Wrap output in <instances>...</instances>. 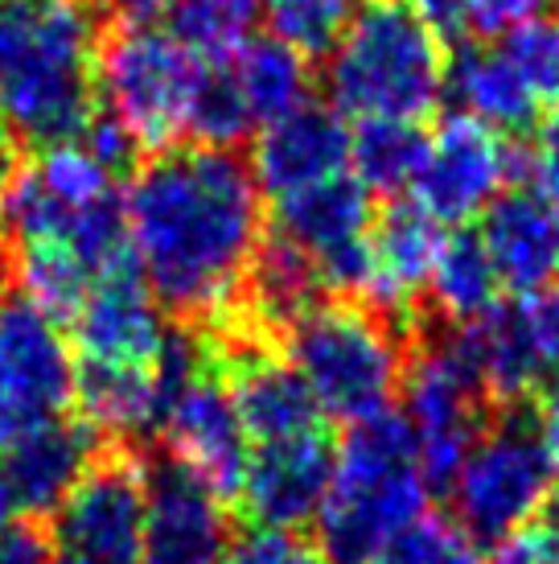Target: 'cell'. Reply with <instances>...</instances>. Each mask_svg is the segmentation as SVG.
Here are the masks:
<instances>
[{"label": "cell", "mask_w": 559, "mask_h": 564, "mask_svg": "<svg viewBox=\"0 0 559 564\" xmlns=\"http://www.w3.org/2000/svg\"><path fill=\"white\" fill-rule=\"evenodd\" d=\"M445 95H452L465 116L497 132H527L539 111V99L530 95L502 46H478V42H461L452 50L445 66Z\"/></svg>", "instance_id": "cell-23"}, {"label": "cell", "mask_w": 559, "mask_h": 564, "mask_svg": "<svg viewBox=\"0 0 559 564\" xmlns=\"http://www.w3.org/2000/svg\"><path fill=\"white\" fill-rule=\"evenodd\" d=\"M502 54L523 75L539 104H559V17H530L511 33H502Z\"/></svg>", "instance_id": "cell-30"}, {"label": "cell", "mask_w": 559, "mask_h": 564, "mask_svg": "<svg viewBox=\"0 0 559 564\" xmlns=\"http://www.w3.org/2000/svg\"><path fill=\"white\" fill-rule=\"evenodd\" d=\"M222 564H326V556L313 549L300 532H272L251 528L239 540H231Z\"/></svg>", "instance_id": "cell-32"}, {"label": "cell", "mask_w": 559, "mask_h": 564, "mask_svg": "<svg viewBox=\"0 0 559 564\" xmlns=\"http://www.w3.org/2000/svg\"><path fill=\"white\" fill-rule=\"evenodd\" d=\"M128 251L165 314L231 310L264 243L251 165L218 144H169L124 189Z\"/></svg>", "instance_id": "cell-1"}, {"label": "cell", "mask_w": 559, "mask_h": 564, "mask_svg": "<svg viewBox=\"0 0 559 564\" xmlns=\"http://www.w3.org/2000/svg\"><path fill=\"white\" fill-rule=\"evenodd\" d=\"M494 564H559V523L530 519L494 544Z\"/></svg>", "instance_id": "cell-33"}, {"label": "cell", "mask_w": 559, "mask_h": 564, "mask_svg": "<svg viewBox=\"0 0 559 564\" xmlns=\"http://www.w3.org/2000/svg\"><path fill=\"white\" fill-rule=\"evenodd\" d=\"M243 293H251L255 317L267 326H288L305 314L309 305H317L321 281H317V268L300 248H293L284 236H264L260 251H255V264L248 272Z\"/></svg>", "instance_id": "cell-26"}, {"label": "cell", "mask_w": 559, "mask_h": 564, "mask_svg": "<svg viewBox=\"0 0 559 564\" xmlns=\"http://www.w3.org/2000/svg\"><path fill=\"white\" fill-rule=\"evenodd\" d=\"M544 516L551 519V523H559V482H556V490H551V499H547Z\"/></svg>", "instance_id": "cell-44"}, {"label": "cell", "mask_w": 559, "mask_h": 564, "mask_svg": "<svg viewBox=\"0 0 559 564\" xmlns=\"http://www.w3.org/2000/svg\"><path fill=\"white\" fill-rule=\"evenodd\" d=\"M424 293L452 326H469V322H478L482 314L494 310L502 284H497V272L485 256V243L478 231L461 227V231L445 236Z\"/></svg>", "instance_id": "cell-25"}, {"label": "cell", "mask_w": 559, "mask_h": 564, "mask_svg": "<svg viewBox=\"0 0 559 564\" xmlns=\"http://www.w3.org/2000/svg\"><path fill=\"white\" fill-rule=\"evenodd\" d=\"M535 424H539V437L551 449V457L559 462V376L539 383V400H535Z\"/></svg>", "instance_id": "cell-39"}, {"label": "cell", "mask_w": 559, "mask_h": 564, "mask_svg": "<svg viewBox=\"0 0 559 564\" xmlns=\"http://www.w3.org/2000/svg\"><path fill=\"white\" fill-rule=\"evenodd\" d=\"M556 482L559 462L539 437L535 412L511 404L502 421L485 424L449 478L452 519L473 544H497L544 516Z\"/></svg>", "instance_id": "cell-7"}, {"label": "cell", "mask_w": 559, "mask_h": 564, "mask_svg": "<svg viewBox=\"0 0 559 564\" xmlns=\"http://www.w3.org/2000/svg\"><path fill=\"white\" fill-rule=\"evenodd\" d=\"M523 314H527L530 338H535V350H539L547 379L559 376V289L547 284L539 293H527L523 297Z\"/></svg>", "instance_id": "cell-34"}, {"label": "cell", "mask_w": 559, "mask_h": 564, "mask_svg": "<svg viewBox=\"0 0 559 564\" xmlns=\"http://www.w3.org/2000/svg\"><path fill=\"white\" fill-rule=\"evenodd\" d=\"M469 30L485 33V37H502L514 25H523L530 17H544L556 9V0H465Z\"/></svg>", "instance_id": "cell-35"}, {"label": "cell", "mask_w": 559, "mask_h": 564, "mask_svg": "<svg viewBox=\"0 0 559 564\" xmlns=\"http://www.w3.org/2000/svg\"><path fill=\"white\" fill-rule=\"evenodd\" d=\"M551 236H556V256H559V203L551 206Z\"/></svg>", "instance_id": "cell-45"}, {"label": "cell", "mask_w": 559, "mask_h": 564, "mask_svg": "<svg viewBox=\"0 0 559 564\" xmlns=\"http://www.w3.org/2000/svg\"><path fill=\"white\" fill-rule=\"evenodd\" d=\"M445 42L407 0H362L326 50L329 108L350 120H416L445 99Z\"/></svg>", "instance_id": "cell-4"}, {"label": "cell", "mask_w": 559, "mask_h": 564, "mask_svg": "<svg viewBox=\"0 0 559 564\" xmlns=\"http://www.w3.org/2000/svg\"><path fill=\"white\" fill-rule=\"evenodd\" d=\"M4 186H9V182H0V243H4V236H9V210H4Z\"/></svg>", "instance_id": "cell-43"}, {"label": "cell", "mask_w": 559, "mask_h": 564, "mask_svg": "<svg viewBox=\"0 0 559 564\" xmlns=\"http://www.w3.org/2000/svg\"><path fill=\"white\" fill-rule=\"evenodd\" d=\"M161 433L169 441V457L177 466H186L194 478H202L227 502L239 495L251 441L243 421H239V408H234L222 371L202 362L182 383V392L169 400Z\"/></svg>", "instance_id": "cell-14"}, {"label": "cell", "mask_w": 559, "mask_h": 564, "mask_svg": "<svg viewBox=\"0 0 559 564\" xmlns=\"http://www.w3.org/2000/svg\"><path fill=\"white\" fill-rule=\"evenodd\" d=\"M50 564H140L144 549V466L95 457L54 507Z\"/></svg>", "instance_id": "cell-11"}, {"label": "cell", "mask_w": 559, "mask_h": 564, "mask_svg": "<svg viewBox=\"0 0 559 564\" xmlns=\"http://www.w3.org/2000/svg\"><path fill=\"white\" fill-rule=\"evenodd\" d=\"M206 63L153 21H124L99 37L95 108L124 128L136 149H169L189 137Z\"/></svg>", "instance_id": "cell-6"}, {"label": "cell", "mask_w": 559, "mask_h": 564, "mask_svg": "<svg viewBox=\"0 0 559 564\" xmlns=\"http://www.w3.org/2000/svg\"><path fill=\"white\" fill-rule=\"evenodd\" d=\"M473 371L482 379V388L497 404H523L539 383L547 379L535 338H530L527 314H523V297L497 301L490 314H482L469 326H457L452 334Z\"/></svg>", "instance_id": "cell-22"}, {"label": "cell", "mask_w": 559, "mask_h": 564, "mask_svg": "<svg viewBox=\"0 0 559 564\" xmlns=\"http://www.w3.org/2000/svg\"><path fill=\"white\" fill-rule=\"evenodd\" d=\"M0 564H50L46 532L25 519H9L0 528Z\"/></svg>", "instance_id": "cell-37"}, {"label": "cell", "mask_w": 559, "mask_h": 564, "mask_svg": "<svg viewBox=\"0 0 559 564\" xmlns=\"http://www.w3.org/2000/svg\"><path fill=\"white\" fill-rule=\"evenodd\" d=\"M428 132L416 120H358L350 128V173L371 194H407Z\"/></svg>", "instance_id": "cell-27"}, {"label": "cell", "mask_w": 559, "mask_h": 564, "mask_svg": "<svg viewBox=\"0 0 559 564\" xmlns=\"http://www.w3.org/2000/svg\"><path fill=\"white\" fill-rule=\"evenodd\" d=\"M527 177L535 186L559 194V104L539 120L535 144L527 149ZM527 186V182H523Z\"/></svg>", "instance_id": "cell-36"}, {"label": "cell", "mask_w": 559, "mask_h": 564, "mask_svg": "<svg viewBox=\"0 0 559 564\" xmlns=\"http://www.w3.org/2000/svg\"><path fill=\"white\" fill-rule=\"evenodd\" d=\"M412 13L440 37V42H461L469 33V9L465 0H407Z\"/></svg>", "instance_id": "cell-38"}, {"label": "cell", "mask_w": 559, "mask_h": 564, "mask_svg": "<svg viewBox=\"0 0 559 564\" xmlns=\"http://www.w3.org/2000/svg\"><path fill=\"white\" fill-rule=\"evenodd\" d=\"M70 326H75V367H95V371L156 367L169 338L165 310L149 293L132 251L95 276Z\"/></svg>", "instance_id": "cell-13"}, {"label": "cell", "mask_w": 559, "mask_h": 564, "mask_svg": "<svg viewBox=\"0 0 559 564\" xmlns=\"http://www.w3.org/2000/svg\"><path fill=\"white\" fill-rule=\"evenodd\" d=\"M99 25L87 0H21L0 70V124L13 141H75L95 116Z\"/></svg>", "instance_id": "cell-2"}, {"label": "cell", "mask_w": 559, "mask_h": 564, "mask_svg": "<svg viewBox=\"0 0 559 564\" xmlns=\"http://www.w3.org/2000/svg\"><path fill=\"white\" fill-rule=\"evenodd\" d=\"M75 404V346L58 317L0 284V449Z\"/></svg>", "instance_id": "cell-8"}, {"label": "cell", "mask_w": 559, "mask_h": 564, "mask_svg": "<svg viewBox=\"0 0 559 564\" xmlns=\"http://www.w3.org/2000/svg\"><path fill=\"white\" fill-rule=\"evenodd\" d=\"M404 424L416 445L419 470L436 486H449L469 445L485 429V395L482 379L465 359L457 338H445L436 346H424L412 367H404Z\"/></svg>", "instance_id": "cell-10"}, {"label": "cell", "mask_w": 559, "mask_h": 564, "mask_svg": "<svg viewBox=\"0 0 559 564\" xmlns=\"http://www.w3.org/2000/svg\"><path fill=\"white\" fill-rule=\"evenodd\" d=\"M222 379L231 388V400L239 408V421L248 429L251 445L296 437V433L329 424L288 359H276L264 350H234Z\"/></svg>", "instance_id": "cell-21"}, {"label": "cell", "mask_w": 559, "mask_h": 564, "mask_svg": "<svg viewBox=\"0 0 559 564\" xmlns=\"http://www.w3.org/2000/svg\"><path fill=\"white\" fill-rule=\"evenodd\" d=\"M17 17H21V0H0V70H4L9 50H13Z\"/></svg>", "instance_id": "cell-40"}, {"label": "cell", "mask_w": 559, "mask_h": 564, "mask_svg": "<svg viewBox=\"0 0 559 564\" xmlns=\"http://www.w3.org/2000/svg\"><path fill=\"white\" fill-rule=\"evenodd\" d=\"M173 0H116V9L128 17V21H153L156 13H165Z\"/></svg>", "instance_id": "cell-41"}, {"label": "cell", "mask_w": 559, "mask_h": 564, "mask_svg": "<svg viewBox=\"0 0 559 564\" xmlns=\"http://www.w3.org/2000/svg\"><path fill=\"white\" fill-rule=\"evenodd\" d=\"M333 457L338 445L329 437V424L251 445L248 470L234 495L243 502L251 528H272V532L309 528L333 478Z\"/></svg>", "instance_id": "cell-16"}, {"label": "cell", "mask_w": 559, "mask_h": 564, "mask_svg": "<svg viewBox=\"0 0 559 564\" xmlns=\"http://www.w3.org/2000/svg\"><path fill=\"white\" fill-rule=\"evenodd\" d=\"M260 0H173L169 33L202 63H227L260 37Z\"/></svg>", "instance_id": "cell-28"}, {"label": "cell", "mask_w": 559, "mask_h": 564, "mask_svg": "<svg viewBox=\"0 0 559 564\" xmlns=\"http://www.w3.org/2000/svg\"><path fill=\"white\" fill-rule=\"evenodd\" d=\"M272 206H276V236L309 256L321 289L362 301L371 281V189L354 173H338L321 186L288 194Z\"/></svg>", "instance_id": "cell-12"}, {"label": "cell", "mask_w": 559, "mask_h": 564, "mask_svg": "<svg viewBox=\"0 0 559 564\" xmlns=\"http://www.w3.org/2000/svg\"><path fill=\"white\" fill-rule=\"evenodd\" d=\"M284 359L305 379L321 416L342 424L391 412L407 367L395 322L350 297L317 301L288 322Z\"/></svg>", "instance_id": "cell-5"}, {"label": "cell", "mask_w": 559, "mask_h": 564, "mask_svg": "<svg viewBox=\"0 0 559 564\" xmlns=\"http://www.w3.org/2000/svg\"><path fill=\"white\" fill-rule=\"evenodd\" d=\"M428 499L432 482L419 470L412 433L395 408L350 424L313 519L317 552L326 564H371L412 519L428 511Z\"/></svg>", "instance_id": "cell-3"}, {"label": "cell", "mask_w": 559, "mask_h": 564, "mask_svg": "<svg viewBox=\"0 0 559 564\" xmlns=\"http://www.w3.org/2000/svg\"><path fill=\"white\" fill-rule=\"evenodd\" d=\"M227 66H231L239 99H243L255 128L272 124V120L288 116L293 108H300V104H309V54H300V50H293L280 37H255L234 58H227Z\"/></svg>", "instance_id": "cell-24"}, {"label": "cell", "mask_w": 559, "mask_h": 564, "mask_svg": "<svg viewBox=\"0 0 559 564\" xmlns=\"http://www.w3.org/2000/svg\"><path fill=\"white\" fill-rule=\"evenodd\" d=\"M13 516H17L13 490H9V482H4V474H0V528H4V523H9Z\"/></svg>", "instance_id": "cell-42"}, {"label": "cell", "mask_w": 559, "mask_h": 564, "mask_svg": "<svg viewBox=\"0 0 559 564\" xmlns=\"http://www.w3.org/2000/svg\"><path fill=\"white\" fill-rule=\"evenodd\" d=\"M482 243L497 272V284L518 297L539 293L559 272L556 236H551V206L539 189H502L482 215Z\"/></svg>", "instance_id": "cell-20"}, {"label": "cell", "mask_w": 559, "mask_h": 564, "mask_svg": "<svg viewBox=\"0 0 559 564\" xmlns=\"http://www.w3.org/2000/svg\"><path fill=\"white\" fill-rule=\"evenodd\" d=\"M445 227L416 203H395L374 215L371 227V281L362 301L383 317H404L428 289Z\"/></svg>", "instance_id": "cell-18"}, {"label": "cell", "mask_w": 559, "mask_h": 564, "mask_svg": "<svg viewBox=\"0 0 559 564\" xmlns=\"http://www.w3.org/2000/svg\"><path fill=\"white\" fill-rule=\"evenodd\" d=\"M260 4L272 37L288 42L300 54H326L346 30L358 0H260Z\"/></svg>", "instance_id": "cell-29"}, {"label": "cell", "mask_w": 559, "mask_h": 564, "mask_svg": "<svg viewBox=\"0 0 559 564\" xmlns=\"http://www.w3.org/2000/svg\"><path fill=\"white\" fill-rule=\"evenodd\" d=\"M227 499L173 457L144 466V549L140 564H222L231 549Z\"/></svg>", "instance_id": "cell-15"}, {"label": "cell", "mask_w": 559, "mask_h": 564, "mask_svg": "<svg viewBox=\"0 0 559 564\" xmlns=\"http://www.w3.org/2000/svg\"><path fill=\"white\" fill-rule=\"evenodd\" d=\"M511 182H527V149H514L497 128L457 111L428 132L407 194L440 227H465L482 219Z\"/></svg>", "instance_id": "cell-9"}, {"label": "cell", "mask_w": 559, "mask_h": 564, "mask_svg": "<svg viewBox=\"0 0 559 564\" xmlns=\"http://www.w3.org/2000/svg\"><path fill=\"white\" fill-rule=\"evenodd\" d=\"M371 564H478V552L457 523L424 511Z\"/></svg>", "instance_id": "cell-31"}, {"label": "cell", "mask_w": 559, "mask_h": 564, "mask_svg": "<svg viewBox=\"0 0 559 564\" xmlns=\"http://www.w3.org/2000/svg\"><path fill=\"white\" fill-rule=\"evenodd\" d=\"M99 457V433L87 421H46L0 449V474L13 490L17 511H54L70 486Z\"/></svg>", "instance_id": "cell-19"}, {"label": "cell", "mask_w": 559, "mask_h": 564, "mask_svg": "<svg viewBox=\"0 0 559 564\" xmlns=\"http://www.w3.org/2000/svg\"><path fill=\"white\" fill-rule=\"evenodd\" d=\"M251 177L264 198L280 203L288 194L321 186L338 173H350V128L329 104H300L288 116L255 128Z\"/></svg>", "instance_id": "cell-17"}]
</instances>
